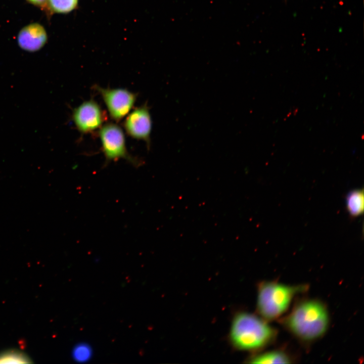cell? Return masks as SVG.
Segmentation results:
<instances>
[{"label":"cell","instance_id":"6da1fadb","mask_svg":"<svg viewBox=\"0 0 364 364\" xmlns=\"http://www.w3.org/2000/svg\"><path fill=\"white\" fill-rule=\"evenodd\" d=\"M276 334L275 329L264 320L252 313L241 312L233 319L229 338L235 348L254 351L270 343Z\"/></svg>","mask_w":364,"mask_h":364},{"label":"cell","instance_id":"7a4b0ae2","mask_svg":"<svg viewBox=\"0 0 364 364\" xmlns=\"http://www.w3.org/2000/svg\"><path fill=\"white\" fill-rule=\"evenodd\" d=\"M328 324L326 307L315 300L301 302L285 320L288 329L299 339L306 341L322 336L326 331Z\"/></svg>","mask_w":364,"mask_h":364},{"label":"cell","instance_id":"3957f363","mask_svg":"<svg viewBox=\"0 0 364 364\" xmlns=\"http://www.w3.org/2000/svg\"><path fill=\"white\" fill-rule=\"evenodd\" d=\"M307 286H287L266 282L258 287L257 308L266 320L277 318L286 311L294 296L306 290Z\"/></svg>","mask_w":364,"mask_h":364},{"label":"cell","instance_id":"277c9868","mask_svg":"<svg viewBox=\"0 0 364 364\" xmlns=\"http://www.w3.org/2000/svg\"><path fill=\"white\" fill-rule=\"evenodd\" d=\"M99 134L106 163L123 159L134 166L138 167L142 165L141 160L128 153L124 133L118 125L112 122L107 123L100 128Z\"/></svg>","mask_w":364,"mask_h":364},{"label":"cell","instance_id":"5b68a950","mask_svg":"<svg viewBox=\"0 0 364 364\" xmlns=\"http://www.w3.org/2000/svg\"><path fill=\"white\" fill-rule=\"evenodd\" d=\"M94 89L102 97L111 118L119 121L133 108L137 95L125 88H103L97 85Z\"/></svg>","mask_w":364,"mask_h":364},{"label":"cell","instance_id":"8992f818","mask_svg":"<svg viewBox=\"0 0 364 364\" xmlns=\"http://www.w3.org/2000/svg\"><path fill=\"white\" fill-rule=\"evenodd\" d=\"M72 119L82 133H89L100 129L107 117L101 106L94 100L85 101L75 108Z\"/></svg>","mask_w":364,"mask_h":364},{"label":"cell","instance_id":"52a82bcc","mask_svg":"<svg viewBox=\"0 0 364 364\" xmlns=\"http://www.w3.org/2000/svg\"><path fill=\"white\" fill-rule=\"evenodd\" d=\"M123 126L130 136L144 141L148 149H150L152 121L147 104L135 108L130 112L124 121Z\"/></svg>","mask_w":364,"mask_h":364},{"label":"cell","instance_id":"ba28073f","mask_svg":"<svg viewBox=\"0 0 364 364\" xmlns=\"http://www.w3.org/2000/svg\"><path fill=\"white\" fill-rule=\"evenodd\" d=\"M48 41L44 27L38 23L29 24L20 29L17 36L19 47L23 50L35 52L40 50Z\"/></svg>","mask_w":364,"mask_h":364},{"label":"cell","instance_id":"9c48e42d","mask_svg":"<svg viewBox=\"0 0 364 364\" xmlns=\"http://www.w3.org/2000/svg\"><path fill=\"white\" fill-rule=\"evenodd\" d=\"M347 210L350 215L357 217L362 214L364 209V194L362 190L350 191L346 197Z\"/></svg>","mask_w":364,"mask_h":364},{"label":"cell","instance_id":"30bf717a","mask_svg":"<svg viewBox=\"0 0 364 364\" xmlns=\"http://www.w3.org/2000/svg\"><path fill=\"white\" fill-rule=\"evenodd\" d=\"M249 361L252 363H288L291 362V359L284 352L276 350L258 354Z\"/></svg>","mask_w":364,"mask_h":364},{"label":"cell","instance_id":"8fae6325","mask_svg":"<svg viewBox=\"0 0 364 364\" xmlns=\"http://www.w3.org/2000/svg\"><path fill=\"white\" fill-rule=\"evenodd\" d=\"M78 0H48L47 14H67L75 10Z\"/></svg>","mask_w":364,"mask_h":364},{"label":"cell","instance_id":"7c38bea8","mask_svg":"<svg viewBox=\"0 0 364 364\" xmlns=\"http://www.w3.org/2000/svg\"><path fill=\"white\" fill-rule=\"evenodd\" d=\"M31 359L23 352L17 350H9L0 353V363H28Z\"/></svg>","mask_w":364,"mask_h":364},{"label":"cell","instance_id":"4fadbf2b","mask_svg":"<svg viewBox=\"0 0 364 364\" xmlns=\"http://www.w3.org/2000/svg\"><path fill=\"white\" fill-rule=\"evenodd\" d=\"M72 356L74 360L79 362H84L92 356V350L86 344L77 345L73 349Z\"/></svg>","mask_w":364,"mask_h":364},{"label":"cell","instance_id":"5bb4252c","mask_svg":"<svg viewBox=\"0 0 364 364\" xmlns=\"http://www.w3.org/2000/svg\"><path fill=\"white\" fill-rule=\"evenodd\" d=\"M29 4L32 5L47 13L48 0H26Z\"/></svg>","mask_w":364,"mask_h":364}]
</instances>
